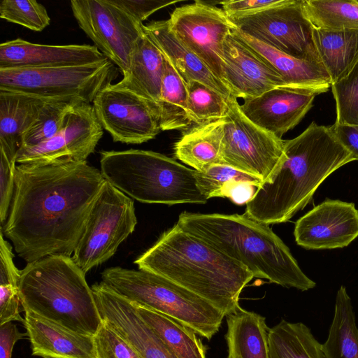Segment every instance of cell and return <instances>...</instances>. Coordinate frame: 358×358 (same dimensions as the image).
I'll use <instances>...</instances> for the list:
<instances>
[{
  "mask_svg": "<svg viewBox=\"0 0 358 358\" xmlns=\"http://www.w3.org/2000/svg\"><path fill=\"white\" fill-rule=\"evenodd\" d=\"M96 358H143L106 320L94 336Z\"/></svg>",
  "mask_w": 358,
  "mask_h": 358,
  "instance_id": "f35d334b",
  "label": "cell"
},
{
  "mask_svg": "<svg viewBox=\"0 0 358 358\" xmlns=\"http://www.w3.org/2000/svg\"><path fill=\"white\" fill-rule=\"evenodd\" d=\"M317 94L306 89L278 87L258 96L244 100L240 108L255 124L282 138L309 111Z\"/></svg>",
  "mask_w": 358,
  "mask_h": 358,
  "instance_id": "ac0fdd59",
  "label": "cell"
},
{
  "mask_svg": "<svg viewBox=\"0 0 358 358\" xmlns=\"http://www.w3.org/2000/svg\"><path fill=\"white\" fill-rule=\"evenodd\" d=\"M225 120L195 124L174 145L177 159L197 171L224 164L222 140Z\"/></svg>",
  "mask_w": 358,
  "mask_h": 358,
  "instance_id": "d4e9b609",
  "label": "cell"
},
{
  "mask_svg": "<svg viewBox=\"0 0 358 358\" xmlns=\"http://www.w3.org/2000/svg\"><path fill=\"white\" fill-rule=\"evenodd\" d=\"M108 59L92 45H43L17 38L0 44V69L87 64Z\"/></svg>",
  "mask_w": 358,
  "mask_h": 358,
  "instance_id": "d6986e66",
  "label": "cell"
},
{
  "mask_svg": "<svg viewBox=\"0 0 358 358\" xmlns=\"http://www.w3.org/2000/svg\"><path fill=\"white\" fill-rule=\"evenodd\" d=\"M322 349L325 358H358V328L344 286L337 292L333 320Z\"/></svg>",
  "mask_w": 358,
  "mask_h": 358,
  "instance_id": "83f0119b",
  "label": "cell"
},
{
  "mask_svg": "<svg viewBox=\"0 0 358 358\" xmlns=\"http://www.w3.org/2000/svg\"><path fill=\"white\" fill-rule=\"evenodd\" d=\"M104 182L87 161L17 164L3 235L27 264L50 255L71 257Z\"/></svg>",
  "mask_w": 358,
  "mask_h": 358,
  "instance_id": "6da1fadb",
  "label": "cell"
},
{
  "mask_svg": "<svg viewBox=\"0 0 358 358\" xmlns=\"http://www.w3.org/2000/svg\"><path fill=\"white\" fill-rule=\"evenodd\" d=\"M187 100L188 92L186 83L166 58L158 103L162 131L183 130L185 131L189 129L192 122L189 117Z\"/></svg>",
  "mask_w": 358,
  "mask_h": 358,
  "instance_id": "4dcf8cb0",
  "label": "cell"
},
{
  "mask_svg": "<svg viewBox=\"0 0 358 358\" xmlns=\"http://www.w3.org/2000/svg\"><path fill=\"white\" fill-rule=\"evenodd\" d=\"M79 101H83L53 99L48 101L35 121L22 134L20 148L36 146L54 136L63 127L69 110Z\"/></svg>",
  "mask_w": 358,
  "mask_h": 358,
  "instance_id": "836d02e7",
  "label": "cell"
},
{
  "mask_svg": "<svg viewBox=\"0 0 358 358\" xmlns=\"http://www.w3.org/2000/svg\"><path fill=\"white\" fill-rule=\"evenodd\" d=\"M222 140L224 164L256 176L263 182L280 165L285 141L251 122L235 96L227 100Z\"/></svg>",
  "mask_w": 358,
  "mask_h": 358,
  "instance_id": "8fae6325",
  "label": "cell"
},
{
  "mask_svg": "<svg viewBox=\"0 0 358 358\" xmlns=\"http://www.w3.org/2000/svg\"><path fill=\"white\" fill-rule=\"evenodd\" d=\"M294 234L308 250L345 248L358 236V210L352 203L327 199L296 221Z\"/></svg>",
  "mask_w": 358,
  "mask_h": 358,
  "instance_id": "2e32d148",
  "label": "cell"
},
{
  "mask_svg": "<svg viewBox=\"0 0 358 358\" xmlns=\"http://www.w3.org/2000/svg\"><path fill=\"white\" fill-rule=\"evenodd\" d=\"M165 62L162 52L144 32L132 51L127 71L117 83L158 106Z\"/></svg>",
  "mask_w": 358,
  "mask_h": 358,
  "instance_id": "cb8c5ba5",
  "label": "cell"
},
{
  "mask_svg": "<svg viewBox=\"0 0 358 358\" xmlns=\"http://www.w3.org/2000/svg\"><path fill=\"white\" fill-rule=\"evenodd\" d=\"M358 1V0H357Z\"/></svg>",
  "mask_w": 358,
  "mask_h": 358,
  "instance_id": "bcb514c9",
  "label": "cell"
},
{
  "mask_svg": "<svg viewBox=\"0 0 358 358\" xmlns=\"http://www.w3.org/2000/svg\"><path fill=\"white\" fill-rule=\"evenodd\" d=\"M206 299L225 317L241 308L239 296L253 274L176 224L134 262Z\"/></svg>",
  "mask_w": 358,
  "mask_h": 358,
  "instance_id": "3957f363",
  "label": "cell"
},
{
  "mask_svg": "<svg viewBox=\"0 0 358 358\" xmlns=\"http://www.w3.org/2000/svg\"><path fill=\"white\" fill-rule=\"evenodd\" d=\"M12 246L0 233V326L10 322L24 323L19 282L21 270L15 266Z\"/></svg>",
  "mask_w": 358,
  "mask_h": 358,
  "instance_id": "1f68e13d",
  "label": "cell"
},
{
  "mask_svg": "<svg viewBox=\"0 0 358 358\" xmlns=\"http://www.w3.org/2000/svg\"><path fill=\"white\" fill-rule=\"evenodd\" d=\"M101 276L103 282L134 304L166 315L207 340L219 331L225 317L206 299L150 271L114 266Z\"/></svg>",
  "mask_w": 358,
  "mask_h": 358,
  "instance_id": "52a82bcc",
  "label": "cell"
},
{
  "mask_svg": "<svg viewBox=\"0 0 358 358\" xmlns=\"http://www.w3.org/2000/svg\"><path fill=\"white\" fill-rule=\"evenodd\" d=\"M232 31L270 64L288 86L310 90L318 94L331 87V79L321 66L277 50L238 31L236 27Z\"/></svg>",
  "mask_w": 358,
  "mask_h": 358,
  "instance_id": "603a6c76",
  "label": "cell"
},
{
  "mask_svg": "<svg viewBox=\"0 0 358 358\" xmlns=\"http://www.w3.org/2000/svg\"><path fill=\"white\" fill-rule=\"evenodd\" d=\"M0 221L7 220L15 188L16 158L0 150Z\"/></svg>",
  "mask_w": 358,
  "mask_h": 358,
  "instance_id": "ab89813d",
  "label": "cell"
},
{
  "mask_svg": "<svg viewBox=\"0 0 358 358\" xmlns=\"http://www.w3.org/2000/svg\"><path fill=\"white\" fill-rule=\"evenodd\" d=\"M22 306L79 334L94 336L102 322L85 273L71 257L28 263L19 282Z\"/></svg>",
  "mask_w": 358,
  "mask_h": 358,
  "instance_id": "5b68a950",
  "label": "cell"
},
{
  "mask_svg": "<svg viewBox=\"0 0 358 358\" xmlns=\"http://www.w3.org/2000/svg\"><path fill=\"white\" fill-rule=\"evenodd\" d=\"M70 6L94 45L124 74L134 46L144 33L143 24L112 0H72Z\"/></svg>",
  "mask_w": 358,
  "mask_h": 358,
  "instance_id": "7c38bea8",
  "label": "cell"
},
{
  "mask_svg": "<svg viewBox=\"0 0 358 358\" xmlns=\"http://www.w3.org/2000/svg\"><path fill=\"white\" fill-rule=\"evenodd\" d=\"M27 333L19 331L13 322L0 326V358H12L15 344L24 338Z\"/></svg>",
  "mask_w": 358,
  "mask_h": 358,
  "instance_id": "ee69618b",
  "label": "cell"
},
{
  "mask_svg": "<svg viewBox=\"0 0 358 358\" xmlns=\"http://www.w3.org/2000/svg\"><path fill=\"white\" fill-rule=\"evenodd\" d=\"M304 13L318 29L358 31L357 0H303Z\"/></svg>",
  "mask_w": 358,
  "mask_h": 358,
  "instance_id": "d6a6232c",
  "label": "cell"
},
{
  "mask_svg": "<svg viewBox=\"0 0 358 358\" xmlns=\"http://www.w3.org/2000/svg\"><path fill=\"white\" fill-rule=\"evenodd\" d=\"M198 186L207 199L223 197L226 189L238 180H249L261 186L262 179L241 171L229 165L215 164L203 171H195Z\"/></svg>",
  "mask_w": 358,
  "mask_h": 358,
  "instance_id": "8d00e7d4",
  "label": "cell"
},
{
  "mask_svg": "<svg viewBox=\"0 0 358 358\" xmlns=\"http://www.w3.org/2000/svg\"><path fill=\"white\" fill-rule=\"evenodd\" d=\"M136 224L133 200L105 180L91 207L73 260L87 273L112 257Z\"/></svg>",
  "mask_w": 358,
  "mask_h": 358,
  "instance_id": "9c48e42d",
  "label": "cell"
},
{
  "mask_svg": "<svg viewBox=\"0 0 358 358\" xmlns=\"http://www.w3.org/2000/svg\"><path fill=\"white\" fill-rule=\"evenodd\" d=\"M0 17L35 31H43L50 23L45 7L35 0H2Z\"/></svg>",
  "mask_w": 358,
  "mask_h": 358,
  "instance_id": "d590c367",
  "label": "cell"
},
{
  "mask_svg": "<svg viewBox=\"0 0 358 358\" xmlns=\"http://www.w3.org/2000/svg\"><path fill=\"white\" fill-rule=\"evenodd\" d=\"M138 22L143 23L156 11L176 3L179 1L165 0H112Z\"/></svg>",
  "mask_w": 358,
  "mask_h": 358,
  "instance_id": "60d3db41",
  "label": "cell"
},
{
  "mask_svg": "<svg viewBox=\"0 0 358 358\" xmlns=\"http://www.w3.org/2000/svg\"><path fill=\"white\" fill-rule=\"evenodd\" d=\"M144 32L157 45L185 83L196 80L219 92L227 99L234 96L231 90L172 31L169 20L143 25Z\"/></svg>",
  "mask_w": 358,
  "mask_h": 358,
  "instance_id": "44dd1931",
  "label": "cell"
},
{
  "mask_svg": "<svg viewBox=\"0 0 358 358\" xmlns=\"http://www.w3.org/2000/svg\"><path fill=\"white\" fill-rule=\"evenodd\" d=\"M331 87L336 106L335 122L358 126V62Z\"/></svg>",
  "mask_w": 358,
  "mask_h": 358,
  "instance_id": "74e56055",
  "label": "cell"
},
{
  "mask_svg": "<svg viewBox=\"0 0 358 358\" xmlns=\"http://www.w3.org/2000/svg\"><path fill=\"white\" fill-rule=\"evenodd\" d=\"M227 358H270L266 318L241 307L227 316Z\"/></svg>",
  "mask_w": 358,
  "mask_h": 358,
  "instance_id": "484cf974",
  "label": "cell"
},
{
  "mask_svg": "<svg viewBox=\"0 0 358 358\" xmlns=\"http://www.w3.org/2000/svg\"><path fill=\"white\" fill-rule=\"evenodd\" d=\"M104 179L126 195L146 203H206L195 170L150 150L129 149L100 152Z\"/></svg>",
  "mask_w": 358,
  "mask_h": 358,
  "instance_id": "8992f818",
  "label": "cell"
},
{
  "mask_svg": "<svg viewBox=\"0 0 358 358\" xmlns=\"http://www.w3.org/2000/svg\"><path fill=\"white\" fill-rule=\"evenodd\" d=\"M225 83L236 99L258 96L288 86L283 78L232 31L223 45Z\"/></svg>",
  "mask_w": 358,
  "mask_h": 358,
  "instance_id": "e0dca14e",
  "label": "cell"
},
{
  "mask_svg": "<svg viewBox=\"0 0 358 358\" xmlns=\"http://www.w3.org/2000/svg\"><path fill=\"white\" fill-rule=\"evenodd\" d=\"M51 100L53 99L0 89V150L17 159L22 134Z\"/></svg>",
  "mask_w": 358,
  "mask_h": 358,
  "instance_id": "7402d4cb",
  "label": "cell"
},
{
  "mask_svg": "<svg viewBox=\"0 0 358 358\" xmlns=\"http://www.w3.org/2000/svg\"><path fill=\"white\" fill-rule=\"evenodd\" d=\"M169 22L178 38L227 85L223 45L235 26L223 10L196 1L176 8Z\"/></svg>",
  "mask_w": 358,
  "mask_h": 358,
  "instance_id": "5bb4252c",
  "label": "cell"
},
{
  "mask_svg": "<svg viewBox=\"0 0 358 358\" xmlns=\"http://www.w3.org/2000/svg\"><path fill=\"white\" fill-rule=\"evenodd\" d=\"M260 186L249 180H238L224 191L223 197L229 198L237 205L247 204L255 195Z\"/></svg>",
  "mask_w": 358,
  "mask_h": 358,
  "instance_id": "7bdbcfd3",
  "label": "cell"
},
{
  "mask_svg": "<svg viewBox=\"0 0 358 358\" xmlns=\"http://www.w3.org/2000/svg\"><path fill=\"white\" fill-rule=\"evenodd\" d=\"M313 40L331 84L346 76L358 62V31H333L313 27Z\"/></svg>",
  "mask_w": 358,
  "mask_h": 358,
  "instance_id": "4316f807",
  "label": "cell"
},
{
  "mask_svg": "<svg viewBox=\"0 0 358 358\" xmlns=\"http://www.w3.org/2000/svg\"><path fill=\"white\" fill-rule=\"evenodd\" d=\"M283 1L284 0H230L220 3L229 18H235L259 13Z\"/></svg>",
  "mask_w": 358,
  "mask_h": 358,
  "instance_id": "b9f144b4",
  "label": "cell"
},
{
  "mask_svg": "<svg viewBox=\"0 0 358 358\" xmlns=\"http://www.w3.org/2000/svg\"><path fill=\"white\" fill-rule=\"evenodd\" d=\"M186 85L188 113L193 124L225 118L228 112V99L201 82L191 80Z\"/></svg>",
  "mask_w": 358,
  "mask_h": 358,
  "instance_id": "e575fe53",
  "label": "cell"
},
{
  "mask_svg": "<svg viewBox=\"0 0 358 358\" xmlns=\"http://www.w3.org/2000/svg\"><path fill=\"white\" fill-rule=\"evenodd\" d=\"M31 355L43 358H96L94 336L83 335L24 309Z\"/></svg>",
  "mask_w": 358,
  "mask_h": 358,
  "instance_id": "ffe728a7",
  "label": "cell"
},
{
  "mask_svg": "<svg viewBox=\"0 0 358 358\" xmlns=\"http://www.w3.org/2000/svg\"><path fill=\"white\" fill-rule=\"evenodd\" d=\"M352 161L331 126L313 122L298 136L285 141L280 165L246 204L245 214L268 225L285 222L308 204L331 173Z\"/></svg>",
  "mask_w": 358,
  "mask_h": 358,
  "instance_id": "7a4b0ae2",
  "label": "cell"
},
{
  "mask_svg": "<svg viewBox=\"0 0 358 358\" xmlns=\"http://www.w3.org/2000/svg\"><path fill=\"white\" fill-rule=\"evenodd\" d=\"M270 358H325L322 344L301 322L282 320L268 330Z\"/></svg>",
  "mask_w": 358,
  "mask_h": 358,
  "instance_id": "f546056e",
  "label": "cell"
},
{
  "mask_svg": "<svg viewBox=\"0 0 358 358\" xmlns=\"http://www.w3.org/2000/svg\"><path fill=\"white\" fill-rule=\"evenodd\" d=\"M118 69L108 59L70 66L0 69V89L91 103L117 78Z\"/></svg>",
  "mask_w": 358,
  "mask_h": 358,
  "instance_id": "ba28073f",
  "label": "cell"
},
{
  "mask_svg": "<svg viewBox=\"0 0 358 358\" xmlns=\"http://www.w3.org/2000/svg\"><path fill=\"white\" fill-rule=\"evenodd\" d=\"M332 129L339 141L358 160V126L334 123Z\"/></svg>",
  "mask_w": 358,
  "mask_h": 358,
  "instance_id": "f6af8a7d",
  "label": "cell"
},
{
  "mask_svg": "<svg viewBox=\"0 0 358 358\" xmlns=\"http://www.w3.org/2000/svg\"><path fill=\"white\" fill-rule=\"evenodd\" d=\"M302 1L284 0L259 13L229 20L238 31L257 41L323 67L313 40V26L304 13Z\"/></svg>",
  "mask_w": 358,
  "mask_h": 358,
  "instance_id": "30bf717a",
  "label": "cell"
},
{
  "mask_svg": "<svg viewBox=\"0 0 358 358\" xmlns=\"http://www.w3.org/2000/svg\"><path fill=\"white\" fill-rule=\"evenodd\" d=\"M92 106L101 127L114 142L140 144L155 138L162 131L158 106L117 83L101 90Z\"/></svg>",
  "mask_w": 358,
  "mask_h": 358,
  "instance_id": "4fadbf2b",
  "label": "cell"
},
{
  "mask_svg": "<svg viewBox=\"0 0 358 358\" xmlns=\"http://www.w3.org/2000/svg\"><path fill=\"white\" fill-rule=\"evenodd\" d=\"M134 305L141 318L178 358H206V348L193 330L166 315Z\"/></svg>",
  "mask_w": 358,
  "mask_h": 358,
  "instance_id": "f1b7e54d",
  "label": "cell"
},
{
  "mask_svg": "<svg viewBox=\"0 0 358 358\" xmlns=\"http://www.w3.org/2000/svg\"><path fill=\"white\" fill-rule=\"evenodd\" d=\"M176 224L241 263L254 277L301 291L316 285L268 224L246 214L183 212Z\"/></svg>",
  "mask_w": 358,
  "mask_h": 358,
  "instance_id": "277c9868",
  "label": "cell"
},
{
  "mask_svg": "<svg viewBox=\"0 0 358 358\" xmlns=\"http://www.w3.org/2000/svg\"><path fill=\"white\" fill-rule=\"evenodd\" d=\"M103 134L92 104L79 101L69 110L63 127L54 136L36 146L19 148L16 162L44 165L86 162Z\"/></svg>",
  "mask_w": 358,
  "mask_h": 358,
  "instance_id": "9a60e30c",
  "label": "cell"
}]
</instances>
